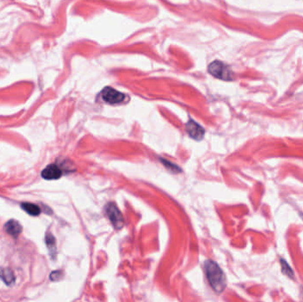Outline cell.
<instances>
[{
    "label": "cell",
    "instance_id": "cell-2",
    "mask_svg": "<svg viewBox=\"0 0 303 302\" xmlns=\"http://www.w3.org/2000/svg\"><path fill=\"white\" fill-rule=\"evenodd\" d=\"M106 214L116 230H121L124 225V219L119 208L115 203H108L106 206Z\"/></svg>",
    "mask_w": 303,
    "mask_h": 302
},
{
    "label": "cell",
    "instance_id": "cell-5",
    "mask_svg": "<svg viewBox=\"0 0 303 302\" xmlns=\"http://www.w3.org/2000/svg\"><path fill=\"white\" fill-rule=\"evenodd\" d=\"M186 131L188 134L196 140H201L204 137L205 130L202 128V126L198 124L194 121H189L186 124Z\"/></svg>",
    "mask_w": 303,
    "mask_h": 302
},
{
    "label": "cell",
    "instance_id": "cell-1",
    "mask_svg": "<svg viewBox=\"0 0 303 302\" xmlns=\"http://www.w3.org/2000/svg\"><path fill=\"white\" fill-rule=\"evenodd\" d=\"M208 283L217 293H221L226 287V278L218 264L211 260H207L204 264Z\"/></svg>",
    "mask_w": 303,
    "mask_h": 302
},
{
    "label": "cell",
    "instance_id": "cell-7",
    "mask_svg": "<svg viewBox=\"0 0 303 302\" xmlns=\"http://www.w3.org/2000/svg\"><path fill=\"white\" fill-rule=\"evenodd\" d=\"M62 172L56 165H50L47 168H44L42 172V177L47 180H54L59 179L61 177Z\"/></svg>",
    "mask_w": 303,
    "mask_h": 302
},
{
    "label": "cell",
    "instance_id": "cell-3",
    "mask_svg": "<svg viewBox=\"0 0 303 302\" xmlns=\"http://www.w3.org/2000/svg\"><path fill=\"white\" fill-rule=\"evenodd\" d=\"M208 72L214 77L222 80H232V73L224 63L214 61L208 67Z\"/></svg>",
    "mask_w": 303,
    "mask_h": 302
},
{
    "label": "cell",
    "instance_id": "cell-11",
    "mask_svg": "<svg viewBox=\"0 0 303 302\" xmlns=\"http://www.w3.org/2000/svg\"><path fill=\"white\" fill-rule=\"evenodd\" d=\"M280 263H281L282 272H283L284 275H286L289 278H294V271H293V269L290 268L288 263L283 259L280 260Z\"/></svg>",
    "mask_w": 303,
    "mask_h": 302
},
{
    "label": "cell",
    "instance_id": "cell-6",
    "mask_svg": "<svg viewBox=\"0 0 303 302\" xmlns=\"http://www.w3.org/2000/svg\"><path fill=\"white\" fill-rule=\"evenodd\" d=\"M4 230L8 235L12 236L16 239L21 233L22 227L18 221L12 219V220L7 221L5 222V225H4Z\"/></svg>",
    "mask_w": 303,
    "mask_h": 302
},
{
    "label": "cell",
    "instance_id": "cell-12",
    "mask_svg": "<svg viewBox=\"0 0 303 302\" xmlns=\"http://www.w3.org/2000/svg\"><path fill=\"white\" fill-rule=\"evenodd\" d=\"M63 278V272L62 271H60V270H57V271H53L52 274L50 275V278H51V280L52 281H60L61 278Z\"/></svg>",
    "mask_w": 303,
    "mask_h": 302
},
{
    "label": "cell",
    "instance_id": "cell-10",
    "mask_svg": "<svg viewBox=\"0 0 303 302\" xmlns=\"http://www.w3.org/2000/svg\"><path fill=\"white\" fill-rule=\"evenodd\" d=\"M21 208L24 210L26 213H28L29 215L32 216H38L41 214V209L39 206L32 204V203H22L21 205Z\"/></svg>",
    "mask_w": 303,
    "mask_h": 302
},
{
    "label": "cell",
    "instance_id": "cell-8",
    "mask_svg": "<svg viewBox=\"0 0 303 302\" xmlns=\"http://www.w3.org/2000/svg\"><path fill=\"white\" fill-rule=\"evenodd\" d=\"M0 278L8 286H11L15 282V273L9 268H0Z\"/></svg>",
    "mask_w": 303,
    "mask_h": 302
},
{
    "label": "cell",
    "instance_id": "cell-4",
    "mask_svg": "<svg viewBox=\"0 0 303 302\" xmlns=\"http://www.w3.org/2000/svg\"><path fill=\"white\" fill-rule=\"evenodd\" d=\"M101 95H102V99L104 101L107 103H110V104L120 103L121 101H124V98H125V96L122 93H121L120 91H116L110 87L105 88L102 91Z\"/></svg>",
    "mask_w": 303,
    "mask_h": 302
},
{
    "label": "cell",
    "instance_id": "cell-9",
    "mask_svg": "<svg viewBox=\"0 0 303 302\" xmlns=\"http://www.w3.org/2000/svg\"><path fill=\"white\" fill-rule=\"evenodd\" d=\"M45 243H46L47 248H48L52 258L54 259L56 256V254H57V245H56L55 237L50 231H48L45 235Z\"/></svg>",
    "mask_w": 303,
    "mask_h": 302
}]
</instances>
